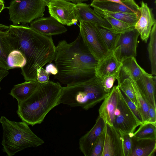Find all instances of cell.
Wrapping results in <instances>:
<instances>
[{
  "instance_id": "obj_44",
  "label": "cell",
  "mask_w": 156,
  "mask_h": 156,
  "mask_svg": "<svg viewBox=\"0 0 156 156\" xmlns=\"http://www.w3.org/2000/svg\"><path fill=\"white\" fill-rule=\"evenodd\" d=\"M4 4V1L3 0H0V5Z\"/></svg>"
},
{
  "instance_id": "obj_8",
  "label": "cell",
  "mask_w": 156,
  "mask_h": 156,
  "mask_svg": "<svg viewBox=\"0 0 156 156\" xmlns=\"http://www.w3.org/2000/svg\"><path fill=\"white\" fill-rule=\"evenodd\" d=\"M141 124L128 106L119 89L113 126L122 134L133 133L136 128Z\"/></svg>"
},
{
  "instance_id": "obj_29",
  "label": "cell",
  "mask_w": 156,
  "mask_h": 156,
  "mask_svg": "<svg viewBox=\"0 0 156 156\" xmlns=\"http://www.w3.org/2000/svg\"><path fill=\"white\" fill-rule=\"evenodd\" d=\"M8 66L12 69L22 68L26 63V60L22 53L17 50H13L9 55L7 58Z\"/></svg>"
},
{
  "instance_id": "obj_36",
  "label": "cell",
  "mask_w": 156,
  "mask_h": 156,
  "mask_svg": "<svg viewBox=\"0 0 156 156\" xmlns=\"http://www.w3.org/2000/svg\"><path fill=\"white\" fill-rule=\"evenodd\" d=\"M122 93L123 98L128 106L137 119L142 124L143 123L142 118L136 105L126 96L122 92Z\"/></svg>"
},
{
  "instance_id": "obj_24",
  "label": "cell",
  "mask_w": 156,
  "mask_h": 156,
  "mask_svg": "<svg viewBox=\"0 0 156 156\" xmlns=\"http://www.w3.org/2000/svg\"><path fill=\"white\" fill-rule=\"evenodd\" d=\"M128 78L131 80L135 92L137 102V107L141 116L143 123L147 122L149 119L148 102L136 82L130 77Z\"/></svg>"
},
{
  "instance_id": "obj_25",
  "label": "cell",
  "mask_w": 156,
  "mask_h": 156,
  "mask_svg": "<svg viewBox=\"0 0 156 156\" xmlns=\"http://www.w3.org/2000/svg\"><path fill=\"white\" fill-rule=\"evenodd\" d=\"M94 10L100 16H110L134 27L140 15V14L110 12L97 8H94Z\"/></svg>"
},
{
  "instance_id": "obj_32",
  "label": "cell",
  "mask_w": 156,
  "mask_h": 156,
  "mask_svg": "<svg viewBox=\"0 0 156 156\" xmlns=\"http://www.w3.org/2000/svg\"><path fill=\"white\" fill-rule=\"evenodd\" d=\"M105 126L97 140L90 156H102L105 143Z\"/></svg>"
},
{
  "instance_id": "obj_33",
  "label": "cell",
  "mask_w": 156,
  "mask_h": 156,
  "mask_svg": "<svg viewBox=\"0 0 156 156\" xmlns=\"http://www.w3.org/2000/svg\"><path fill=\"white\" fill-rule=\"evenodd\" d=\"M133 133L121 134L124 156H131L132 145V137Z\"/></svg>"
},
{
  "instance_id": "obj_14",
  "label": "cell",
  "mask_w": 156,
  "mask_h": 156,
  "mask_svg": "<svg viewBox=\"0 0 156 156\" xmlns=\"http://www.w3.org/2000/svg\"><path fill=\"white\" fill-rule=\"evenodd\" d=\"M30 27L38 32L48 36L61 34L67 30L63 25L51 16L42 17L34 20L30 23Z\"/></svg>"
},
{
  "instance_id": "obj_34",
  "label": "cell",
  "mask_w": 156,
  "mask_h": 156,
  "mask_svg": "<svg viewBox=\"0 0 156 156\" xmlns=\"http://www.w3.org/2000/svg\"><path fill=\"white\" fill-rule=\"evenodd\" d=\"M119 74H115L105 77L101 80L103 89L107 93H109L112 87L115 80L119 78Z\"/></svg>"
},
{
  "instance_id": "obj_11",
  "label": "cell",
  "mask_w": 156,
  "mask_h": 156,
  "mask_svg": "<svg viewBox=\"0 0 156 156\" xmlns=\"http://www.w3.org/2000/svg\"><path fill=\"white\" fill-rule=\"evenodd\" d=\"M102 156H124L121 134L113 126L106 124Z\"/></svg>"
},
{
  "instance_id": "obj_26",
  "label": "cell",
  "mask_w": 156,
  "mask_h": 156,
  "mask_svg": "<svg viewBox=\"0 0 156 156\" xmlns=\"http://www.w3.org/2000/svg\"><path fill=\"white\" fill-rule=\"evenodd\" d=\"M150 39L147 47L151 69V74H156V23L153 26L150 35Z\"/></svg>"
},
{
  "instance_id": "obj_42",
  "label": "cell",
  "mask_w": 156,
  "mask_h": 156,
  "mask_svg": "<svg viewBox=\"0 0 156 156\" xmlns=\"http://www.w3.org/2000/svg\"><path fill=\"white\" fill-rule=\"evenodd\" d=\"M51 0H41V1L46 5L48 6L49 2Z\"/></svg>"
},
{
  "instance_id": "obj_39",
  "label": "cell",
  "mask_w": 156,
  "mask_h": 156,
  "mask_svg": "<svg viewBox=\"0 0 156 156\" xmlns=\"http://www.w3.org/2000/svg\"><path fill=\"white\" fill-rule=\"evenodd\" d=\"M9 73L7 70L0 68V82L4 77L8 74ZM0 89L1 88L0 87Z\"/></svg>"
},
{
  "instance_id": "obj_10",
  "label": "cell",
  "mask_w": 156,
  "mask_h": 156,
  "mask_svg": "<svg viewBox=\"0 0 156 156\" xmlns=\"http://www.w3.org/2000/svg\"><path fill=\"white\" fill-rule=\"evenodd\" d=\"M47 6L51 16L62 24L70 26L77 23L76 4L65 0H51Z\"/></svg>"
},
{
  "instance_id": "obj_21",
  "label": "cell",
  "mask_w": 156,
  "mask_h": 156,
  "mask_svg": "<svg viewBox=\"0 0 156 156\" xmlns=\"http://www.w3.org/2000/svg\"><path fill=\"white\" fill-rule=\"evenodd\" d=\"M122 63L119 77L117 79L118 83L129 77L136 81L138 80L144 69L138 64L135 58H128Z\"/></svg>"
},
{
  "instance_id": "obj_1",
  "label": "cell",
  "mask_w": 156,
  "mask_h": 156,
  "mask_svg": "<svg viewBox=\"0 0 156 156\" xmlns=\"http://www.w3.org/2000/svg\"><path fill=\"white\" fill-rule=\"evenodd\" d=\"M13 50L20 51L26 60L21 68L25 81H36L37 70L54 61L56 46L52 36L42 34L26 25L6 26Z\"/></svg>"
},
{
  "instance_id": "obj_2",
  "label": "cell",
  "mask_w": 156,
  "mask_h": 156,
  "mask_svg": "<svg viewBox=\"0 0 156 156\" xmlns=\"http://www.w3.org/2000/svg\"><path fill=\"white\" fill-rule=\"evenodd\" d=\"M54 60L58 70L54 78L67 85L83 82L94 77L98 63L80 33L71 43L64 40L58 43Z\"/></svg>"
},
{
  "instance_id": "obj_6",
  "label": "cell",
  "mask_w": 156,
  "mask_h": 156,
  "mask_svg": "<svg viewBox=\"0 0 156 156\" xmlns=\"http://www.w3.org/2000/svg\"><path fill=\"white\" fill-rule=\"evenodd\" d=\"M46 6L41 0H12L7 8L9 20L13 25H17L43 17Z\"/></svg>"
},
{
  "instance_id": "obj_12",
  "label": "cell",
  "mask_w": 156,
  "mask_h": 156,
  "mask_svg": "<svg viewBox=\"0 0 156 156\" xmlns=\"http://www.w3.org/2000/svg\"><path fill=\"white\" fill-rule=\"evenodd\" d=\"M139 10L140 15L136 23L135 28L139 32L140 38L145 43L147 42L152 28L156 23L152 12L147 3L142 1Z\"/></svg>"
},
{
  "instance_id": "obj_27",
  "label": "cell",
  "mask_w": 156,
  "mask_h": 156,
  "mask_svg": "<svg viewBox=\"0 0 156 156\" xmlns=\"http://www.w3.org/2000/svg\"><path fill=\"white\" fill-rule=\"evenodd\" d=\"M98 28L101 35L108 50L109 51L113 50L115 47L120 33L113 31L112 29L98 26Z\"/></svg>"
},
{
  "instance_id": "obj_19",
  "label": "cell",
  "mask_w": 156,
  "mask_h": 156,
  "mask_svg": "<svg viewBox=\"0 0 156 156\" xmlns=\"http://www.w3.org/2000/svg\"><path fill=\"white\" fill-rule=\"evenodd\" d=\"M136 82L148 102L156 108V76L148 74L144 70L140 78Z\"/></svg>"
},
{
  "instance_id": "obj_40",
  "label": "cell",
  "mask_w": 156,
  "mask_h": 156,
  "mask_svg": "<svg viewBox=\"0 0 156 156\" xmlns=\"http://www.w3.org/2000/svg\"><path fill=\"white\" fill-rule=\"evenodd\" d=\"M130 0H93L95 1H110L112 2H122Z\"/></svg>"
},
{
  "instance_id": "obj_13",
  "label": "cell",
  "mask_w": 156,
  "mask_h": 156,
  "mask_svg": "<svg viewBox=\"0 0 156 156\" xmlns=\"http://www.w3.org/2000/svg\"><path fill=\"white\" fill-rule=\"evenodd\" d=\"M105 125L103 119L99 115L92 128L79 139V148L84 156H90L94 145Z\"/></svg>"
},
{
  "instance_id": "obj_5",
  "label": "cell",
  "mask_w": 156,
  "mask_h": 156,
  "mask_svg": "<svg viewBox=\"0 0 156 156\" xmlns=\"http://www.w3.org/2000/svg\"><path fill=\"white\" fill-rule=\"evenodd\" d=\"M3 130L2 143L3 151L8 156L30 147H36L44 143L31 130L26 122L11 121L2 116L0 118Z\"/></svg>"
},
{
  "instance_id": "obj_15",
  "label": "cell",
  "mask_w": 156,
  "mask_h": 156,
  "mask_svg": "<svg viewBox=\"0 0 156 156\" xmlns=\"http://www.w3.org/2000/svg\"><path fill=\"white\" fill-rule=\"evenodd\" d=\"M122 62L115 56L114 50L98 61L95 70V75L101 80L105 77L115 74H119Z\"/></svg>"
},
{
  "instance_id": "obj_43",
  "label": "cell",
  "mask_w": 156,
  "mask_h": 156,
  "mask_svg": "<svg viewBox=\"0 0 156 156\" xmlns=\"http://www.w3.org/2000/svg\"><path fill=\"white\" fill-rule=\"evenodd\" d=\"M5 7L4 4L0 5V13L2 10L5 8Z\"/></svg>"
},
{
  "instance_id": "obj_17",
  "label": "cell",
  "mask_w": 156,
  "mask_h": 156,
  "mask_svg": "<svg viewBox=\"0 0 156 156\" xmlns=\"http://www.w3.org/2000/svg\"><path fill=\"white\" fill-rule=\"evenodd\" d=\"M90 5L94 8L110 12L140 14V7L134 0L122 2L92 1Z\"/></svg>"
},
{
  "instance_id": "obj_7",
  "label": "cell",
  "mask_w": 156,
  "mask_h": 156,
  "mask_svg": "<svg viewBox=\"0 0 156 156\" xmlns=\"http://www.w3.org/2000/svg\"><path fill=\"white\" fill-rule=\"evenodd\" d=\"M80 34L89 51L99 61L109 52L99 32L92 23L80 22Z\"/></svg>"
},
{
  "instance_id": "obj_30",
  "label": "cell",
  "mask_w": 156,
  "mask_h": 156,
  "mask_svg": "<svg viewBox=\"0 0 156 156\" xmlns=\"http://www.w3.org/2000/svg\"><path fill=\"white\" fill-rule=\"evenodd\" d=\"M120 90L137 107V102L135 92L130 79H124L117 85Z\"/></svg>"
},
{
  "instance_id": "obj_37",
  "label": "cell",
  "mask_w": 156,
  "mask_h": 156,
  "mask_svg": "<svg viewBox=\"0 0 156 156\" xmlns=\"http://www.w3.org/2000/svg\"><path fill=\"white\" fill-rule=\"evenodd\" d=\"M149 119L147 122L156 124V108L148 102Z\"/></svg>"
},
{
  "instance_id": "obj_41",
  "label": "cell",
  "mask_w": 156,
  "mask_h": 156,
  "mask_svg": "<svg viewBox=\"0 0 156 156\" xmlns=\"http://www.w3.org/2000/svg\"><path fill=\"white\" fill-rule=\"evenodd\" d=\"M69 2H71L75 4H77L79 3L82 2H84L87 1L89 0H65Z\"/></svg>"
},
{
  "instance_id": "obj_22",
  "label": "cell",
  "mask_w": 156,
  "mask_h": 156,
  "mask_svg": "<svg viewBox=\"0 0 156 156\" xmlns=\"http://www.w3.org/2000/svg\"><path fill=\"white\" fill-rule=\"evenodd\" d=\"M39 83L37 81H25L14 86L9 94L20 103L29 98L37 88Z\"/></svg>"
},
{
  "instance_id": "obj_28",
  "label": "cell",
  "mask_w": 156,
  "mask_h": 156,
  "mask_svg": "<svg viewBox=\"0 0 156 156\" xmlns=\"http://www.w3.org/2000/svg\"><path fill=\"white\" fill-rule=\"evenodd\" d=\"M133 136L142 139H156V124L146 122L141 124Z\"/></svg>"
},
{
  "instance_id": "obj_35",
  "label": "cell",
  "mask_w": 156,
  "mask_h": 156,
  "mask_svg": "<svg viewBox=\"0 0 156 156\" xmlns=\"http://www.w3.org/2000/svg\"><path fill=\"white\" fill-rule=\"evenodd\" d=\"M49 73L43 67L37 70L36 80L39 83L42 84L48 82L49 80Z\"/></svg>"
},
{
  "instance_id": "obj_31",
  "label": "cell",
  "mask_w": 156,
  "mask_h": 156,
  "mask_svg": "<svg viewBox=\"0 0 156 156\" xmlns=\"http://www.w3.org/2000/svg\"><path fill=\"white\" fill-rule=\"evenodd\" d=\"M105 19L112 26V29L116 32L121 33L134 27L108 16H100Z\"/></svg>"
},
{
  "instance_id": "obj_23",
  "label": "cell",
  "mask_w": 156,
  "mask_h": 156,
  "mask_svg": "<svg viewBox=\"0 0 156 156\" xmlns=\"http://www.w3.org/2000/svg\"><path fill=\"white\" fill-rule=\"evenodd\" d=\"M4 27L5 30L0 29V68L8 70L11 68L8 64L7 58L13 49L10 40L9 31L6 26Z\"/></svg>"
},
{
  "instance_id": "obj_3",
  "label": "cell",
  "mask_w": 156,
  "mask_h": 156,
  "mask_svg": "<svg viewBox=\"0 0 156 156\" xmlns=\"http://www.w3.org/2000/svg\"><path fill=\"white\" fill-rule=\"evenodd\" d=\"M62 88L59 82L50 80L39 83L29 98L18 103V116L22 121L32 126L41 123L48 113L59 105Z\"/></svg>"
},
{
  "instance_id": "obj_16",
  "label": "cell",
  "mask_w": 156,
  "mask_h": 156,
  "mask_svg": "<svg viewBox=\"0 0 156 156\" xmlns=\"http://www.w3.org/2000/svg\"><path fill=\"white\" fill-rule=\"evenodd\" d=\"M119 89L117 86L112 87L107 96L103 100L98 110L99 115L103 119L106 124L111 126H113Z\"/></svg>"
},
{
  "instance_id": "obj_4",
  "label": "cell",
  "mask_w": 156,
  "mask_h": 156,
  "mask_svg": "<svg viewBox=\"0 0 156 156\" xmlns=\"http://www.w3.org/2000/svg\"><path fill=\"white\" fill-rule=\"evenodd\" d=\"M108 94L104 91L100 79L95 75L86 81L62 87L58 104L80 107L87 110L103 101Z\"/></svg>"
},
{
  "instance_id": "obj_38",
  "label": "cell",
  "mask_w": 156,
  "mask_h": 156,
  "mask_svg": "<svg viewBox=\"0 0 156 156\" xmlns=\"http://www.w3.org/2000/svg\"><path fill=\"white\" fill-rule=\"evenodd\" d=\"M45 70L48 73L53 75H56L58 72V69L56 66L53 64L49 63L46 67Z\"/></svg>"
},
{
  "instance_id": "obj_18",
  "label": "cell",
  "mask_w": 156,
  "mask_h": 156,
  "mask_svg": "<svg viewBox=\"0 0 156 156\" xmlns=\"http://www.w3.org/2000/svg\"><path fill=\"white\" fill-rule=\"evenodd\" d=\"M89 5L82 2L76 4L78 20L94 23L101 27L112 29V26L104 18L98 14Z\"/></svg>"
},
{
  "instance_id": "obj_20",
  "label": "cell",
  "mask_w": 156,
  "mask_h": 156,
  "mask_svg": "<svg viewBox=\"0 0 156 156\" xmlns=\"http://www.w3.org/2000/svg\"><path fill=\"white\" fill-rule=\"evenodd\" d=\"M131 156H152L156 149V139L132 137Z\"/></svg>"
},
{
  "instance_id": "obj_9",
  "label": "cell",
  "mask_w": 156,
  "mask_h": 156,
  "mask_svg": "<svg viewBox=\"0 0 156 156\" xmlns=\"http://www.w3.org/2000/svg\"><path fill=\"white\" fill-rule=\"evenodd\" d=\"M140 34L134 27L120 33L114 49L117 59L122 62L136 55L137 39Z\"/></svg>"
}]
</instances>
